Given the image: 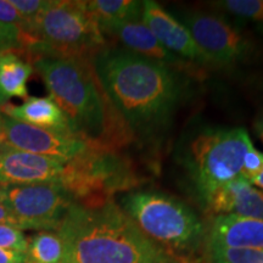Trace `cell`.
Listing matches in <instances>:
<instances>
[{
  "instance_id": "cell-1",
  "label": "cell",
  "mask_w": 263,
  "mask_h": 263,
  "mask_svg": "<svg viewBox=\"0 0 263 263\" xmlns=\"http://www.w3.org/2000/svg\"><path fill=\"white\" fill-rule=\"evenodd\" d=\"M93 66L130 134L150 136L163 128L185 91L179 71L122 47L99 51Z\"/></svg>"
},
{
  "instance_id": "cell-2",
  "label": "cell",
  "mask_w": 263,
  "mask_h": 263,
  "mask_svg": "<svg viewBox=\"0 0 263 263\" xmlns=\"http://www.w3.org/2000/svg\"><path fill=\"white\" fill-rule=\"evenodd\" d=\"M62 263H180L147 238L115 199L72 202L55 230Z\"/></svg>"
},
{
  "instance_id": "cell-3",
  "label": "cell",
  "mask_w": 263,
  "mask_h": 263,
  "mask_svg": "<svg viewBox=\"0 0 263 263\" xmlns=\"http://www.w3.org/2000/svg\"><path fill=\"white\" fill-rule=\"evenodd\" d=\"M72 133L94 149L120 151L132 134L95 73L93 59L42 58L32 62Z\"/></svg>"
},
{
  "instance_id": "cell-4",
  "label": "cell",
  "mask_w": 263,
  "mask_h": 263,
  "mask_svg": "<svg viewBox=\"0 0 263 263\" xmlns=\"http://www.w3.org/2000/svg\"><path fill=\"white\" fill-rule=\"evenodd\" d=\"M117 202L147 238L180 263L206 257L207 228L185 202L159 190H130Z\"/></svg>"
},
{
  "instance_id": "cell-5",
  "label": "cell",
  "mask_w": 263,
  "mask_h": 263,
  "mask_svg": "<svg viewBox=\"0 0 263 263\" xmlns=\"http://www.w3.org/2000/svg\"><path fill=\"white\" fill-rule=\"evenodd\" d=\"M31 45L25 58L93 59L107 47L106 38L88 9L87 2L49 0L32 26Z\"/></svg>"
},
{
  "instance_id": "cell-6",
  "label": "cell",
  "mask_w": 263,
  "mask_h": 263,
  "mask_svg": "<svg viewBox=\"0 0 263 263\" xmlns=\"http://www.w3.org/2000/svg\"><path fill=\"white\" fill-rule=\"evenodd\" d=\"M252 146L244 128L206 129L194 138L186 166L203 201L241 174L244 157Z\"/></svg>"
},
{
  "instance_id": "cell-7",
  "label": "cell",
  "mask_w": 263,
  "mask_h": 263,
  "mask_svg": "<svg viewBox=\"0 0 263 263\" xmlns=\"http://www.w3.org/2000/svg\"><path fill=\"white\" fill-rule=\"evenodd\" d=\"M60 184L74 202L93 205L114 199L139 184V177L120 151L89 147L65 163Z\"/></svg>"
},
{
  "instance_id": "cell-8",
  "label": "cell",
  "mask_w": 263,
  "mask_h": 263,
  "mask_svg": "<svg viewBox=\"0 0 263 263\" xmlns=\"http://www.w3.org/2000/svg\"><path fill=\"white\" fill-rule=\"evenodd\" d=\"M0 201L21 230L55 232L73 202L60 183L0 185Z\"/></svg>"
},
{
  "instance_id": "cell-9",
  "label": "cell",
  "mask_w": 263,
  "mask_h": 263,
  "mask_svg": "<svg viewBox=\"0 0 263 263\" xmlns=\"http://www.w3.org/2000/svg\"><path fill=\"white\" fill-rule=\"evenodd\" d=\"M211 65L230 66L249 58L252 43L235 25L218 15L185 11L176 15Z\"/></svg>"
},
{
  "instance_id": "cell-10",
  "label": "cell",
  "mask_w": 263,
  "mask_h": 263,
  "mask_svg": "<svg viewBox=\"0 0 263 263\" xmlns=\"http://www.w3.org/2000/svg\"><path fill=\"white\" fill-rule=\"evenodd\" d=\"M0 138L12 149L49 156L64 162L76 159L90 147L76 134L43 129L5 115L0 127Z\"/></svg>"
},
{
  "instance_id": "cell-11",
  "label": "cell",
  "mask_w": 263,
  "mask_h": 263,
  "mask_svg": "<svg viewBox=\"0 0 263 263\" xmlns=\"http://www.w3.org/2000/svg\"><path fill=\"white\" fill-rule=\"evenodd\" d=\"M143 5L141 21L167 50L188 64L211 65L201 49L197 47L190 32L176 16L171 15L153 0H145Z\"/></svg>"
},
{
  "instance_id": "cell-12",
  "label": "cell",
  "mask_w": 263,
  "mask_h": 263,
  "mask_svg": "<svg viewBox=\"0 0 263 263\" xmlns=\"http://www.w3.org/2000/svg\"><path fill=\"white\" fill-rule=\"evenodd\" d=\"M65 163L8 146L0 151V185L60 183Z\"/></svg>"
},
{
  "instance_id": "cell-13",
  "label": "cell",
  "mask_w": 263,
  "mask_h": 263,
  "mask_svg": "<svg viewBox=\"0 0 263 263\" xmlns=\"http://www.w3.org/2000/svg\"><path fill=\"white\" fill-rule=\"evenodd\" d=\"M263 249V221L238 215L215 216L207 229L210 250Z\"/></svg>"
},
{
  "instance_id": "cell-14",
  "label": "cell",
  "mask_w": 263,
  "mask_h": 263,
  "mask_svg": "<svg viewBox=\"0 0 263 263\" xmlns=\"http://www.w3.org/2000/svg\"><path fill=\"white\" fill-rule=\"evenodd\" d=\"M104 37L116 39L122 44V48L144 57L150 60L161 62L177 71H185L189 73L190 66L182 59L170 52L153 32L144 25L143 21H128L114 25L103 31Z\"/></svg>"
},
{
  "instance_id": "cell-15",
  "label": "cell",
  "mask_w": 263,
  "mask_h": 263,
  "mask_svg": "<svg viewBox=\"0 0 263 263\" xmlns=\"http://www.w3.org/2000/svg\"><path fill=\"white\" fill-rule=\"evenodd\" d=\"M205 203L216 216L238 215L263 221V192L242 176L215 190Z\"/></svg>"
},
{
  "instance_id": "cell-16",
  "label": "cell",
  "mask_w": 263,
  "mask_h": 263,
  "mask_svg": "<svg viewBox=\"0 0 263 263\" xmlns=\"http://www.w3.org/2000/svg\"><path fill=\"white\" fill-rule=\"evenodd\" d=\"M0 110L5 116L20 122L43 129L72 133L67 117L50 97H28L21 105L9 103L0 107Z\"/></svg>"
},
{
  "instance_id": "cell-17",
  "label": "cell",
  "mask_w": 263,
  "mask_h": 263,
  "mask_svg": "<svg viewBox=\"0 0 263 263\" xmlns=\"http://www.w3.org/2000/svg\"><path fill=\"white\" fill-rule=\"evenodd\" d=\"M33 65L16 51L0 52V107L14 98L27 99Z\"/></svg>"
},
{
  "instance_id": "cell-18",
  "label": "cell",
  "mask_w": 263,
  "mask_h": 263,
  "mask_svg": "<svg viewBox=\"0 0 263 263\" xmlns=\"http://www.w3.org/2000/svg\"><path fill=\"white\" fill-rule=\"evenodd\" d=\"M87 5L101 32L114 25L141 21L143 17V2L138 0H93Z\"/></svg>"
},
{
  "instance_id": "cell-19",
  "label": "cell",
  "mask_w": 263,
  "mask_h": 263,
  "mask_svg": "<svg viewBox=\"0 0 263 263\" xmlns=\"http://www.w3.org/2000/svg\"><path fill=\"white\" fill-rule=\"evenodd\" d=\"M64 246L57 232H38L28 239L25 263H62Z\"/></svg>"
},
{
  "instance_id": "cell-20",
  "label": "cell",
  "mask_w": 263,
  "mask_h": 263,
  "mask_svg": "<svg viewBox=\"0 0 263 263\" xmlns=\"http://www.w3.org/2000/svg\"><path fill=\"white\" fill-rule=\"evenodd\" d=\"M213 4L235 17L254 22L263 29V0H222Z\"/></svg>"
},
{
  "instance_id": "cell-21",
  "label": "cell",
  "mask_w": 263,
  "mask_h": 263,
  "mask_svg": "<svg viewBox=\"0 0 263 263\" xmlns=\"http://www.w3.org/2000/svg\"><path fill=\"white\" fill-rule=\"evenodd\" d=\"M207 263H263V249L210 250Z\"/></svg>"
},
{
  "instance_id": "cell-22",
  "label": "cell",
  "mask_w": 263,
  "mask_h": 263,
  "mask_svg": "<svg viewBox=\"0 0 263 263\" xmlns=\"http://www.w3.org/2000/svg\"><path fill=\"white\" fill-rule=\"evenodd\" d=\"M28 37L17 26L0 21V52L16 51L25 55Z\"/></svg>"
},
{
  "instance_id": "cell-23",
  "label": "cell",
  "mask_w": 263,
  "mask_h": 263,
  "mask_svg": "<svg viewBox=\"0 0 263 263\" xmlns=\"http://www.w3.org/2000/svg\"><path fill=\"white\" fill-rule=\"evenodd\" d=\"M27 248L28 239L24 234V230L14 226L0 224V249L26 255Z\"/></svg>"
},
{
  "instance_id": "cell-24",
  "label": "cell",
  "mask_w": 263,
  "mask_h": 263,
  "mask_svg": "<svg viewBox=\"0 0 263 263\" xmlns=\"http://www.w3.org/2000/svg\"><path fill=\"white\" fill-rule=\"evenodd\" d=\"M11 4L15 6V9L21 14L22 17L26 20L29 26V33H31L32 26L37 20L42 11L47 8L49 0H11Z\"/></svg>"
},
{
  "instance_id": "cell-25",
  "label": "cell",
  "mask_w": 263,
  "mask_h": 263,
  "mask_svg": "<svg viewBox=\"0 0 263 263\" xmlns=\"http://www.w3.org/2000/svg\"><path fill=\"white\" fill-rule=\"evenodd\" d=\"M263 170V154L255 149L254 146L250 149L244 157L242 162L241 174L246 180L251 183V180L258 176Z\"/></svg>"
},
{
  "instance_id": "cell-26",
  "label": "cell",
  "mask_w": 263,
  "mask_h": 263,
  "mask_svg": "<svg viewBox=\"0 0 263 263\" xmlns=\"http://www.w3.org/2000/svg\"><path fill=\"white\" fill-rule=\"evenodd\" d=\"M0 21L5 22V24L17 26V27L21 28L28 37V32H29L28 24L26 22V20L22 17L21 14H20L17 10L15 9V6L12 5L11 2H9V0H0Z\"/></svg>"
},
{
  "instance_id": "cell-27",
  "label": "cell",
  "mask_w": 263,
  "mask_h": 263,
  "mask_svg": "<svg viewBox=\"0 0 263 263\" xmlns=\"http://www.w3.org/2000/svg\"><path fill=\"white\" fill-rule=\"evenodd\" d=\"M26 255L0 249V263H25Z\"/></svg>"
},
{
  "instance_id": "cell-28",
  "label": "cell",
  "mask_w": 263,
  "mask_h": 263,
  "mask_svg": "<svg viewBox=\"0 0 263 263\" xmlns=\"http://www.w3.org/2000/svg\"><path fill=\"white\" fill-rule=\"evenodd\" d=\"M0 224H9L16 227V221L14 216H12L10 210L2 201H0ZM16 228H17V227H16Z\"/></svg>"
},
{
  "instance_id": "cell-29",
  "label": "cell",
  "mask_w": 263,
  "mask_h": 263,
  "mask_svg": "<svg viewBox=\"0 0 263 263\" xmlns=\"http://www.w3.org/2000/svg\"><path fill=\"white\" fill-rule=\"evenodd\" d=\"M255 129L258 133V136L263 139V112L259 115V116L257 117V120H256Z\"/></svg>"
},
{
  "instance_id": "cell-30",
  "label": "cell",
  "mask_w": 263,
  "mask_h": 263,
  "mask_svg": "<svg viewBox=\"0 0 263 263\" xmlns=\"http://www.w3.org/2000/svg\"><path fill=\"white\" fill-rule=\"evenodd\" d=\"M251 184L252 185L257 186V188H259V189H263V170L259 172V174L256 177V178L251 180Z\"/></svg>"
},
{
  "instance_id": "cell-31",
  "label": "cell",
  "mask_w": 263,
  "mask_h": 263,
  "mask_svg": "<svg viewBox=\"0 0 263 263\" xmlns=\"http://www.w3.org/2000/svg\"><path fill=\"white\" fill-rule=\"evenodd\" d=\"M6 147H8V145H6V144L4 143V140L2 139V138H0V151H3V150H5Z\"/></svg>"
},
{
  "instance_id": "cell-32",
  "label": "cell",
  "mask_w": 263,
  "mask_h": 263,
  "mask_svg": "<svg viewBox=\"0 0 263 263\" xmlns=\"http://www.w3.org/2000/svg\"><path fill=\"white\" fill-rule=\"evenodd\" d=\"M3 116H4V115H3L2 110H0V127H2V121H3Z\"/></svg>"
}]
</instances>
